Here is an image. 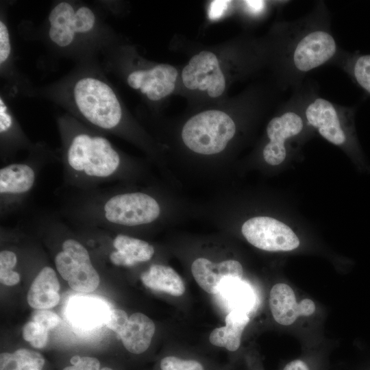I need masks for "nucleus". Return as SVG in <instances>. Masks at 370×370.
Listing matches in <instances>:
<instances>
[{"mask_svg": "<svg viewBox=\"0 0 370 370\" xmlns=\"http://www.w3.org/2000/svg\"><path fill=\"white\" fill-rule=\"evenodd\" d=\"M62 147V186L90 190L125 175V162L100 132L63 116L58 119Z\"/></svg>", "mask_w": 370, "mask_h": 370, "instance_id": "f257e3e1", "label": "nucleus"}, {"mask_svg": "<svg viewBox=\"0 0 370 370\" xmlns=\"http://www.w3.org/2000/svg\"><path fill=\"white\" fill-rule=\"evenodd\" d=\"M60 162V156L41 144L32 146L26 159L7 163L0 169V219L22 210L41 171L48 164Z\"/></svg>", "mask_w": 370, "mask_h": 370, "instance_id": "f03ea898", "label": "nucleus"}, {"mask_svg": "<svg viewBox=\"0 0 370 370\" xmlns=\"http://www.w3.org/2000/svg\"><path fill=\"white\" fill-rule=\"evenodd\" d=\"M76 115L85 125L100 132H115L123 119V110L113 89L94 76L79 78L71 88Z\"/></svg>", "mask_w": 370, "mask_h": 370, "instance_id": "7ed1b4c3", "label": "nucleus"}, {"mask_svg": "<svg viewBox=\"0 0 370 370\" xmlns=\"http://www.w3.org/2000/svg\"><path fill=\"white\" fill-rule=\"evenodd\" d=\"M235 132V123L228 114L210 110L188 119L183 127L182 138L194 152L212 155L224 150Z\"/></svg>", "mask_w": 370, "mask_h": 370, "instance_id": "20e7f679", "label": "nucleus"}, {"mask_svg": "<svg viewBox=\"0 0 370 370\" xmlns=\"http://www.w3.org/2000/svg\"><path fill=\"white\" fill-rule=\"evenodd\" d=\"M49 37L60 47L70 46L77 35L90 32L96 24V16L88 6L75 7L67 1L57 3L49 17Z\"/></svg>", "mask_w": 370, "mask_h": 370, "instance_id": "39448f33", "label": "nucleus"}, {"mask_svg": "<svg viewBox=\"0 0 370 370\" xmlns=\"http://www.w3.org/2000/svg\"><path fill=\"white\" fill-rule=\"evenodd\" d=\"M241 232L250 244L264 251H291L299 245V240L291 228L269 217L248 219L242 225Z\"/></svg>", "mask_w": 370, "mask_h": 370, "instance_id": "423d86ee", "label": "nucleus"}, {"mask_svg": "<svg viewBox=\"0 0 370 370\" xmlns=\"http://www.w3.org/2000/svg\"><path fill=\"white\" fill-rule=\"evenodd\" d=\"M182 79L187 88L207 91L213 98L221 95L225 88V77L217 57L208 51H202L191 58L182 70Z\"/></svg>", "mask_w": 370, "mask_h": 370, "instance_id": "0eeeda50", "label": "nucleus"}, {"mask_svg": "<svg viewBox=\"0 0 370 370\" xmlns=\"http://www.w3.org/2000/svg\"><path fill=\"white\" fill-rule=\"evenodd\" d=\"M84 227L110 244L108 258L115 266L132 267L149 261L154 255L153 247L145 241L121 233L113 236L109 230L101 228Z\"/></svg>", "mask_w": 370, "mask_h": 370, "instance_id": "6e6552de", "label": "nucleus"}, {"mask_svg": "<svg viewBox=\"0 0 370 370\" xmlns=\"http://www.w3.org/2000/svg\"><path fill=\"white\" fill-rule=\"evenodd\" d=\"M177 75V69L173 66L160 64L149 69L130 73L127 82L132 88L140 90L149 100L156 101L174 90Z\"/></svg>", "mask_w": 370, "mask_h": 370, "instance_id": "1a4fd4ad", "label": "nucleus"}, {"mask_svg": "<svg viewBox=\"0 0 370 370\" xmlns=\"http://www.w3.org/2000/svg\"><path fill=\"white\" fill-rule=\"evenodd\" d=\"M191 272L204 291L217 295L227 282L242 280L243 269L241 264L235 260L214 263L208 259L199 258L193 262Z\"/></svg>", "mask_w": 370, "mask_h": 370, "instance_id": "9d476101", "label": "nucleus"}, {"mask_svg": "<svg viewBox=\"0 0 370 370\" xmlns=\"http://www.w3.org/2000/svg\"><path fill=\"white\" fill-rule=\"evenodd\" d=\"M336 50V42L332 35L322 30L314 31L297 43L293 62L299 71L307 72L328 61Z\"/></svg>", "mask_w": 370, "mask_h": 370, "instance_id": "9b49d317", "label": "nucleus"}, {"mask_svg": "<svg viewBox=\"0 0 370 370\" xmlns=\"http://www.w3.org/2000/svg\"><path fill=\"white\" fill-rule=\"evenodd\" d=\"M303 128L301 118L293 112H288L272 119L267 126L270 141L263 149V158L271 165H278L285 159L286 140L298 134Z\"/></svg>", "mask_w": 370, "mask_h": 370, "instance_id": "f8f14e48", "label": "nucleus"}, {"mask_svg": "<svg viewBox=\"0 0 370 370\" xmlns=\"http://www.w3.org/2000/svg\"><path fill=\"white\" fill-rule=\"evenodd\" d=\"M269 306L275 321L283 325L293 324L299 316H310L315 304L310 299L297 302L293 290L287 284H275L269 294Z\"/></svg>", "mask_w": 370, "mask_h": 370, "instance_id": "ddd939ff", "label": "nucleus"}, {"mask_svg": "<svg viewBox=\"0 0 370 370\" xmlns=\"http://www.w3.org/2000/svg\"><path fill=\"white\" fill-rule=\"evenodd\" d=\"M308 123L318 130L320 135L336 145H342L347 140L338 112L330 101L317 98L310 103L305 112Z\"/></svg>", "mask_w": 370, "mask_h": 370, "instance_id": "4468645a", "label": "nucleus"}, {"mask_svg": "<svg viewBox=\"0 0 370 370\" xmlns=\"http://www.w3.org/2000/svg\"><path fill=\"white\" fill-rule=\"evenodd\" d=\"M110 311L109 307L101 300L77 297L68 305L67 317L73 326L91 330L106 323Z\"/></svg>", "mask_w": 370, "mask_h": 370, "instance_id": "2eb2a0df", "label": "nucleus"}, {"mask_svg": "<svg viewBox=\"0 0 370 370\" xmlns=\"http://www.w3.org/2000/svg\"><path fill=\"white\" fill-rule=\"evenodd\" d=\"M59 289L55 270L49 265H44L32 282L27 293V302L36 310L54 307L60 301Z\"/></svg>", "mask_w": 370, "mask_h": 370, "instance_id": "dca6fc26", "label": "nucleus"}, {"mask_svg": "<svg viewBox=\"0 0 370 370\" xmlns=\"http://www.w3.org/2000/svg\"><path fill=\"white\" fill-rule=\"evenodd\" d=\"M155 330V324L149 317L135 312L129 317L128 323L119 336L127 351L140 354L149 348Z\"/></svg>", "mask_w": 370, "mask_h": 370, "instance_id": "f3484780", "label": "nucleus"}, {"mask_svg": "<svg viewBox=\"0 0 370 370\" xmlns=\"http://www.w3.org/2000/svg\"><path fill=\"white\" fill-rule=\"evenodd\" d=\"M140 280L147 288L173 296H181L185 292L184 283L180 275L164 264H151L141 273Z\"/></svg>", "mask_w": 370, "mask_h": 370, "instance_id": "a211bd4d", "label": "nucleus"}, {"mask_svg": "<svg viewBox=\"0 0 370 370\" xmlns=\"http://www.w3.org/2000/svg\"><path fill=\"white\" fill-rule=\"evenodd\" d=\"M225 321V326L217 328L212 331L209 341L214 346L234 352L240 347L242 333L249 322V317L243 312L230 311Z\"/></svg>", "mask_w": 370, "mask_h": 370, "instance_id": "6ab92c4d", "label": "nucleus"}, {"mask_svg": "<svg viewBox=\"0 0 370 370\" xmlns=\"http://www.w3.org/2000/svg\"><path fill=\"white\" fill-rule=\"evenodd\" d=\"M216 295L230 312L239 311L248 314L256 304L253 289L242 280L227 282Z\"/></svg>", "mask_w": 370, "mask_h": 370, "instance_id": "aec40b11", "label": "nucleus"}, {"mask_svg": "<svg viewBox=\"0 0 370 370\" xmlns=\"http://www.w3.org/2000/svg\"><path fill=\"white\" fill-rule=\"evenodd\" d=\"M351 71L356 82L370 95V54L355 57Z\"/></svg>", "mask_w": 370, "mask_h": 370, "instance_id": "412c9836", "label": "nucleus"}, {"mask_svg": "<svg viewBox=\"0 0 370 370\" xmlns=\"http://www.w3.org/2000/svg\"><path fill=\"white\" fill-rule=\"evenodd\" d=\"M23 337L36 348H42L47 345L48 330L36 322L27 323L23 329Z\"/></svg>", "mask_w": 370, "mask_h": 370, "instance_id": "4be33fe9", "label": "nucleus"}, {"mask_svg": "<svg viewBox=\"0 0 370 370\" xmlns=\"http://www.w3.org/2000/svg\"><path fill=\"white\" fill-rule=\"evenodd\" d=\"M21 370H42L45 365L43 356L38 352L27 349H19L13 353Z\"/></svg>", "mask_w": 370, "mask_h": 370, "instance_id": "5701e85b", "label": "nucleus"}, {"mask_svg": "<svg viewBox=\"0 0 370 370\" xmlns=\"http://www.w3.org/2000/svg\"><path fill=\"white\" fill-rule=\"evenodd\" d=\"M161 370H204L203 365L195 360L181 359L166 356L160 362Z\"/></svg>", "mask_w": 370, "mask_h": 370, "instance_id": "b1692460", "label": "nucleus"}, {"mask_svg": "<svg viewBox=\"0 0 370 370\" xmlns=\"http://www.w3.org/2000/svg\"><path fill=\"white\" fill-rule=\"evenodd\" d=\"M129 321L127 313L120 309L111 310L107 317L106 326L120 335L126 328Z\"/></svg>", "mask_w": 370, "mask_h": 370, "instance_id": "393cba45", "label": "nucleus"}, {"mask_svg": "<svg viewBox=\"0 0 370 370\" xmlns=\"http://www.w3.org/2000/svg\"><path fill=\"white\" fill-rule=\"evenodd\" d=\"M33 321L38 323L48 331L56 327L60 322V317L51 311L36 310L32 314Z\"/></svg>", "mask_w": 370, "mask_h": 370, "instance_id": "a878e982", "label": "nucleus"}, {"mask_svg": "<svg viewBox=\"0 0 370 370\" xmlns=\"http://www.w3.org/2000/svg\"><path fill=\"white\" fill-rule=\"evenodd\" d=\"M11 53L10 34L3 21H0V64L1 66L8 60Z\"/></svg>", "mask_w": 370, "mask_h": 370, "instance_id": "bb28decb", "label": "nucleus"}, {"mask_svg": "<svg viewBox=\"0 0 370 370\" xmlns=\"http://www.w3.org/2000/svg\"><path fill=\"white\" fill-rule=\"evenodd\" d=\"M13 116L5 103L2 97H0V134L2 135L16 125Z\"/></svg>", "mask_w": 370, "mask_h": 370, "instance_id": "cd10ccee", "label": "nucleus"}, {"mask_svg": "<svg viewBox=\"0 0 370 370\" xmlns=\"http://www.w3.org/2000/svg\"><path fill=\"white\" fill-rule=\"evenodd\" d=\"M18 256L14 249L4 248L0 252V270H15Z\"/></svg>", "mask_w": 370, "mask_h": 370, "instance_id": "c85d7f7f", "label": "nucleus"}, {"mask_svg": "<svg viewBox=\"0 0 370 370\" xmlns=\"http://www.w3.org/2000/svg\"><path fill=\"white\" fill-rule=\"evenodd\" d=\"M99 367L100 362L98 359L82 356L77 365L66 367L63 370H99Z\"/></svg>", "mask_w": 370, "mask_h": 370, "instance_id": "c756f323", "label": "nucleus"}, {"mask_svg": "<svg viewBox=\"0 0 370 370\" xmlns=\"http://www.w3.org/2000/svg\"><path fill=\"white\" fill-rule=\"evenodd\" d=\"M0 370H21L19 362L14 354H1Z\"/></svg>", "mask_w": 370, "mask_h": 370, "instance_id": "7c9ffc66", "label": "nucleus"}, {"mask_svg": "<svg viewBox=\"0 0 370 370\" xmlns=\"http://www.w3.org/2000/svg\"><path fill=\"white\" fill-rule=\"evenodd\" d=\"M230 1H212L210 5L208 16L211 20L218 19L223 16Z\"/></svg>", "mask_w": 370, "mask_h": 370, "instance_id": "2f4dec72", "label": "nucleus"}, {"mask_svg": "<svg viewBox=\"0 0 370 370\" xmlns=\"http://www.w3.org/2000/svg\"><path fill=\"white\" fill-rule=\"evenodd\" d=\"M20 274L16 270H0V281L6 286H14L19 282Z\"/></svg>", "mask_w": 370, "mask_h": 370, "instance_id": "473e14b6", "label": "nucleus"}, {"mask_svg": "<svg viewBox=\"0 0 370 370\" xmlns=\"http://www.w3.org/2000/svg\"><path fill=\"white\" fill-rule=\"evenodd\" d=\"M283 370H309V369L305 362L297 359L286 364Z\"/></svg>", "mask_w": 370, "mask_h": 370, "instance_id": "72a5a7b5", "label": "nucleus"}, {"mask_svg": "<svg viewBox=\"0 0 370 370\" xmlns=\"http://www.w3.org/2000/svg\"><path fill=\"white\" fill-rule=\"evenodd\" d=\"M248 10L253 14H258L262 12L264 7L263 1H245Z\"/></svg>", "mask_w": 370, "mask_h": 370, "instance_id": "f704fd0d", "label": "nucleus"}, {"mask_svg": "<svg viewBox=\"0 0 370 370\" xmlns=\"http://www.w3.org/2000/svg\"><path fill=\"white\" fill-rule=\"evenodd\" d=\"M80 358L81 356H74L71 358V363L72 364V365H75L79 362Z\"/></svg>", "mask_w": 370, "mask_h": 370, "instance_id": "c9c22d12", "label": "nucleus"}, {"mask_svg": "<svg viewBox=\"0 0 370 370\" xmlns=\"http://www.w3.org/2000/svg\"><path fill=\"white\" fill-rule=\"evenodd\" d=\"M99 370H112V369L109 368V367H103Z\"/></svg>", "mask_w": 370, "mask_h": 370, "instance_id": "e433bc0d", "label": "nucleus"}]
</instances>
